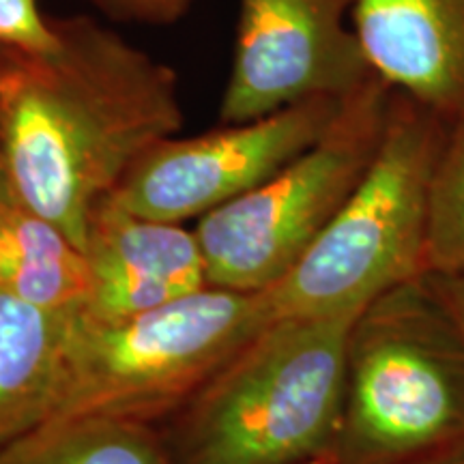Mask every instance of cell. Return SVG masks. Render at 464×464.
I'll list each match as a JSON object with an SVG mask.
<instances>
[{
    "label": "cell",
    "mask_w": 464,
    "mask_h": 464,
    "mask_svg": "<svg viewBox=\"0 0 464 464\" xmlns=\"http://www.w3.org/2000/svg\"><path fill=\"white\" fill-rule=\"evenodd\" d=\"M0 290L56 312L80 310L91 293L84 249L11 189L0 194Z\"/></svg>",
    "instance_id": "cell-12"
},
{
    "label": "cell",
    "mask_w": 464,
    "mask_h": 464,
    "mask_svg": "<svg viewBox=\"0 0 464 464\" xmlns=\"http://www.w3.org/2000/svg\"><path fill=\"white\" fill-rule=\"evenodd\" d=\"M351 20L379 78L448 123L464 119V0H357Z\"/></svg>",
    "instance_id": "cell-10"
},
{
    "label": "cell",
    "mask_w": 464,
    "mask_h": 464,
    "mask_svg": "<svg viewBox=\"0 0 464 464\" xmlns=\"http://www.w3.org/2000/svg\"><path fill=\"white\" fill-rule=\"evenodd\" d=\"M301 464H338V462L332 460V458H327V456H321V458H314V460H307Z\"/></svg>",
    "instance_id": "cell-20"
},
{
    "label": "cell",
    "mask_w": 464,
    "mask_h": 464,
    "mask_svg": "<svg viewBox=\"0 0 464 464\" xmlns=\"http://www.w3.org/2000/svg\"><path fill=\"white\" fill-rule=\"evenodd\" d=\"M0 45L20 52H48L56 45L50 15L37 0H0Z\"/></svg>",
    "instance_id": "cell-15"
},
{
    "label": "cell",
    "mask_w": 464,
    "mask_h": 464,
    "mask_svg": "<svg viewBox=\"0 0 464 464\" xmlns=\"http://www.w3.org/2000/svg\"><path fill=\"white\" fill-rule=\"evenodd\" d=\"M89 3L119 24L166 26L188 14L194 0H89Z\"/></svg>",
    "instance_id": "cell-16"
},
{
    "label": "cell",
    "mask_w": 464,
    "mask_h": 464,
    "mask_svg": "<svg viewBox=\"0 0 464 464\" xmlns=\"http://www.w3.org/2000/svg\"><path fill=\"white\" fill-rule=\"evenodd\" d=\"M362 312L271 321L179 411L172 464H301L340 428L346 357Z\"/></svg>",
    "instance_id": "cell-2"
},
{
    "label": "cell",
    "mask_w": 464,
    "mask_h": 464,
    "mask_svg": "<svg viewBox=\"0 0 464 464\" xmlns=\"http://www.w3.org/2000/svg\"><path fill=\"white\" fill-rule=\"evenodd\" d=\"M357 0H239L219 123H247L297 103L346 100L374 78L353 28Z\"/></svg>",
    "instance_id": "cell-8"
},
{
    "label": "cell",
    "mask_w": 464,
    "mask_h": 464,
    "mask_svg": "<svg viewBox=\"0 0 464 464\" xmlns=\"http://www.w3.org/2000/svg\"><path fill=\"white\" fill-rule=\"evenodd\" d=\"M393 89L374 75L299 158L198 219L208 286L260 293L304 258L379 150Z\"/></svg>",
    "instance_id": "cell-6"
},
{
    "label": "cell",
    "mask_w": 464,
    "mask_h": 464,
    "mask_svg": "<svg viewBox=\"0 0 464 464\" xmlns=\"http://www.w3.org/2000/svg\"><path fill=\"white\" fill-rule=\"evenodd\" d=\"M430 276V274H428ZM434 280V286L440 293L445 304L454 314L458 327L464 334V274L460 276H430Z\"/></svg>",
    "instance_id": "cell-17"
},
{
    "label": "cell",
    "mask_w": 464,
    "mask_h": 464,
    "mask_svg": "<svg viewBox=\"0 0 464 464\" xmlns=\"http://www.w3.org/2000/svg\"><path fill=\"white\" fill-rule=\"evenodd\" d=\"M266 324L263 295L219 286L130 316L73 310L45 421L150 423L179 413Z\"/></svg>",
    "instance_id": "cell-4"
},
{
    "label": "cell",
    "mask_w": 464,
    "mask_h": 464,
    "mask_svg": "<svg viewBox=\"0 0 464 464\" xmlns=\"http://www.w3.org/2000/svg\"><path fill=\"white\" fill-rule=\"evenodd\" d=\"M344 100L321 97L200 136H170L130 168L110 202L133 216L183 224L258 188L321 140Z\"/></svg>",
    "instance_id": "cell-7"
},
{
    "label": "cell",
    "mask_w": 464,
    "mask_h": 464,
    "mask_svg": "<svg viewBox=\"0 0 464 464\" xmlns=\"http://www.w3.org/2000/svg\"><path fill=\"white\" fill-rule=\"evenodd\" d=\"M72 312L0 290V448L48 420Z\"/></svg>",
    "instance_id": "cell-11"
},
{
    "label": "cell",
    "mask_w": 464,
    "mask_h": 464,
    "mask_svg": "<svg viewBox=\"0 0 464 464\" xmlns=\"http://www.w3.org/2000/svg\"><path fill=\"white\" fill-rule=\"evenodd\" d=\"M423 269L430 276L464 274V119L450 125L432 172Z\"/></svg>",
    "instance_id": "cell-14"
},
{
    "label": "cell",
    "mask_w": 464,
    "mask_h": 464,
    "mask_svg": "<svg viewBox=\"0 0 464 464\" xmlns=\"http://www.w3.org/2000/svg\"><path fill=\"white\" fill-rule=\"evenodd\" d=\"M9 50L11 48H5V45H0V75H3V69H5V65H7ZM7 189H11V188H9L7 172H5V164H3V149H0V194H3V191H7Z\"/></svg>",
    "instance_id": "cell-18"
},
{
    "label": "cell",
    "mask_w": 464,
    "mask_h": 464,
    "mask_svg": "<svg viewBox=\"0 0 464 464\" xmlns=\"http://www.w3.org/2000/svg\"><path fill=\"white\" fill-rule=\"evenodd\" d=\"M91 293L80 310L130 316L208 286L196 230L133 216L108 198L92 213L86 239Z\"/></svg>",
    "instance_id": "cell-9"
},
{
    "label": "cell",
    "mask_w": 464,
    "mask_h": 464,
    "mask_svg": "<svg viewBox=\"0 0 464 464\" xmlns=\"http://www.w3.org/2000/svg\"><path fill=\"white\" fill-rule=\"evenodd\" d=\"M430 464H464V454L445 458V460H437V462H430Z\"/></svg>",
    "instance_id": "cell-19"
},
{
    "label": "cell",
    "mask_w": 464,
    "mask_h": 464,
    "mask_svg": "<svg viewBox=\"0 0 464 464\" xmlns=\"http://www.w3.org/2000/svg\"><path fill=\"white\" fill-rule=\"evenodd\" d=\"M448 121L393 89L372 164L280 282L260 290L271 321L362 312L426 274L428 200Z\"/></svg>",
    "instance_id": "cell-5"
},
{
    "label": "cell",
    "mask_w": 464,
    "mask_h": 464,
    "mask_svg": "<svg viewBox=\"0 0 464 464\" xmlns=\"http://www.w3.org/2000/svg\"><path fill=\"white\" fill-rule=\"evenodd\" d=\"M464 454V334L428 274L353 324L338 464H430Z\"/></svg>",
    "instance_id": "cell-3"
},
{
    "label": "cell",
    "mask_w": 464,
    "mask_h": 464,
    "mask_svg": "<svg viewBox=\"0 0 464 464\" xmlns=\"http://www.w3.org/2000/svg\"><path fill=\"white\" fill-rule=\"evenodd\" d=\"M56 45L9 50L0 149L22 205L86 249L97 207L130 168L183 127L179 80L91 15H52Z\"/></svg>",
    "instance_id": "cell-1"
},
{
    "label": "cell",
    "mask_w": 464,
    "mask_h": 464,
    "mask_svg": "<svg viewBox=\"0 0 464 464\" xmlns=\"http://www.w3.org/2000/svg\"><path fill=\"white\" fill-rule=\"evenodd\" d=\"M0 464H172L150 423L131 420L45 421L0 448Z\"/></svg>",
    "instance_id": "cell-13"
}]
</instances>
